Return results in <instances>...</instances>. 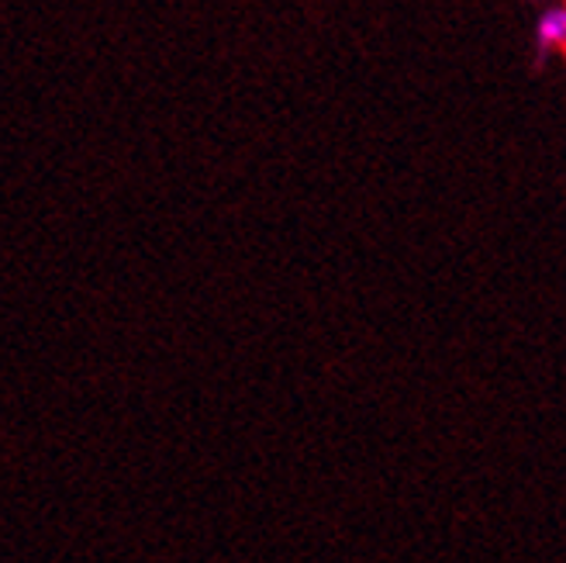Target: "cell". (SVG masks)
Listing matches in <instances>:
<instances>
[{
  "mask_svg": "<svg viewBox=\"0 0 566 563\" xmlns=\"http://www.w3.org/2000/svg\"><path fill=\"white\" fill-rule=\"evenodd\" d=\"M539 49H566V8H549L539 18Z\"/></svg>",
  "mask_w": 566,
  "mask_h": 563,
  "instance_id": "6da1fadb",
  "label": "cell"
}]
</instances>
